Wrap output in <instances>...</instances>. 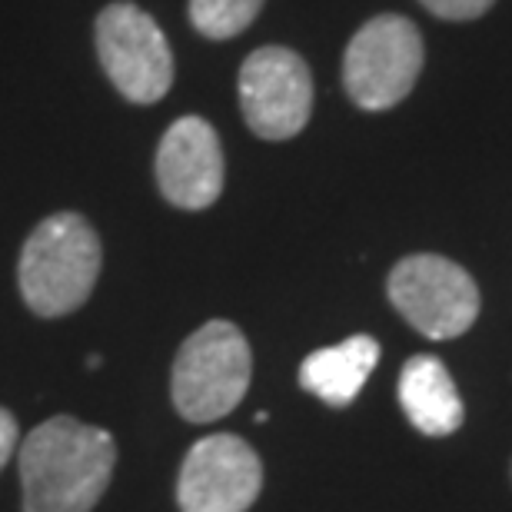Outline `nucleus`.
<instances>
[{"mask_svg": "<svg viewBox=\"0 0 512 512\" xmlns=\"http://www.w3.org/2000/svg\"><path fill=\"white\" fill-rule=\"evenodd\" d=\"M117 466L107 429L74 416L44 419L20 446L24 512H90L104 499Z\"/></svg>", "mask_w": 512, "mask_h": 512, "instance_id": "nucleus-1", "label": "nucleus"}, {"mask_svg": "<svg viewBox=\"0 0 512 512\" xmlns=\"http://www.w3.org/2000/svg\"><path fill=\"white\" fill-rule=\"evenodd\" d=\"M104 250L97 230L80 213H50L27 237L17 263L20 296L30 313L57 320L80 310L97 286Z\"/></svg>", "mask_w": 512, "mask_h": 512, "instance_id": "nucleus-2", "label": "nucleus"}, {"mask_svg": "<svg viewBox=\"0 0 512 512\" xmlns=\"http://www.w3.org/2000/svg\"><path fill=\"white\" fill-rule=\"evenodd\" d=\"M253 373L250 343L230 320L203 323L173 360V406L190 423H217L247 396Z\"/></svg>", "mask_w": 512, "mask_h": 512, "instance_id": "nucleus-3", "label": "nucleus"}, {"mask_svg": "<svg viewBox=\"0 0 512 512\" xmlns=\"http://www.w3.org/2000/svg\"><path fill=\"white\" fill-rule=\"evenodd\" d=\"M423 37L413 20L380 14L356 30L343 54L346 94L360 110H389L423 74Z\"/></svg>", "mask_w": 512, "mask_h": 512, "instance_id": "nucleus-4", "label": "nucleus"}, {"mask_svg": "<svg viewBox=\"0 0 512 512\" xmlns=\"http://www.w3.org/2000/svg\"><path fill=\"white\" fill-rule=\"evenodd\" d=\"M97 57L130 104H157L173 87V50L147 10L117 0L97 14Z\"/></svg>", "mask_w": 512, "mask_h": 512, "instance_id": "nucleus-5", "label": "nucleus"}, {"mask_svg": "<svg viewBox=\"0 0 512 512\" xmlns=\"http://www.w3.org/2000/svg\"><path fill=\"white\" fill-rule=\"evenodd\" d=\"M389 300L429 340H453L479 316V286L463 266L436 253L406 256L389 273Z\"/></svg>", "mask_w": 512, "mask_h": 512, "instance_id": "nucleus-6", "label": "nucleus"}, {"mask_svg": "<svg viewBox=\"0 0 512 512\" xmlns=\"http://www.w3.org/2000/svg\"><path fill=\"white\" fill-rule=\"evenodd\" d=\"M240 110L263 140L296 137L313 114V74L290 47H260L240 67Z\"/></svg>", "mask_w": 512, "mask_h": 512, "instance_id": "nucleus-7", "label": "nucleus"}, {"mask_svg": "<svg viewBox=\"0 0 512 512\" xmlns=\"http://www.w3.org/2000/svg\"><path fill=\"white\" fill-rule=\"evenodd\" d=\"M263 489V463L247 439L213 433L180 466L177 503L183 512H247Z\"/></svg>", "mask_w": 512, "mask_h": 512, "instance_id": "nucleus-8", "label": "nucleus"}, {"mask_svg": "<svg viewBox=\"0 0 512 512\" xmlns=\"http://www.w3.org/2000/svg\"><path fill=\"white\" fill-rule=\"evenodd\" d=\"M157 187L177 210H207L223 193V147L203 117H180L157 147Z\"/></svg>", "mask_w": 512, "mask_h": 512, "instance_id": "nucleus-9", "label": "nucleus"}, {"mask_svg": "<svg viewBox=\"0 0 512 512\" xmlns=\"http://www.w3.org/2000/svg\"><path fill=\"white\" fill-rule=\"evenodd\" d=\"M399 406L426 436H449L463 426V399L436 356H413L399 373Z\"/></svg>", "mask_w": 512, "mask_h": 512, "instance_id": "nucleus-10", "label": "nucleus"}, {"mask_svg": "<svg viewBox=\"0 0 512 512\" xmlns=\"http://www.w3.org/2000/svg\"><path fill=\"white\" fill-rule=\"evenodd\" d=\"M380 363V343L373 336H350V340L316 350L300 366V386L320 396L330 406H346L360 396L370 373Z\"/></svg>", "mask_w": 512, "mask_h": 512, "instance_id": "nucleus-11", "label": "nucleus"}, {"mask_svg": "<svg viewBox=\"0 0 512 512\" xmlns=\"http://www.w3.org/2000/svg\"><path fill=\"white\" fill-rule=\"evenodd\" d=\"M260 10L263 0H190L193 27L210 40H230L243 34Z\"/></svg>", "mask_w": 512, "mask_h": 512, "instance_id": "nucleus-12", "label": "nucleus"}, {"mask_svg": "<svg viewBox=\"0 0 512 512\" xmlns=\"http://www.w3.org/2000/svg\"><path fill=\"white\" fill-rule=\"evenodd\" d=\"M429 14L443 17V20H476L483 17L496 0H419Z\"/></svg>", "mask_w": 512, "mask_h": 512, "instance_id": "nucleus-13", "label": "nucleus"}, {"mask_svg": "<svg viewBox=\"0 0 512 512\" xmlns=\"http://www.w3.org/2000/svg\"><path fill=\"white\" fill-rule=\"evenodd\" d=\"M20 443V429H17V419L10 409L0 406V469L7 466V459L14 456V449Z\"/></svg>", "mask_w": 512, "mask_h": 512, "instance_id": "nucleus-14", "label": "nucleus"}]
</instances>
